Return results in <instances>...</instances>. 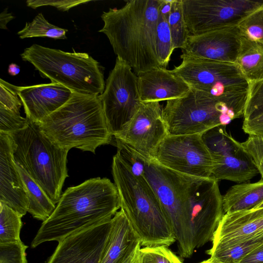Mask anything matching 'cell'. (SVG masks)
Masks as SVG:
<instances>
[{
  "label": "cell",
  "instance_id": "6da1fadb",
  "mask_svg": "<svg viewBox=\"0 0 263 263\" xmlns=\"http://www.w3.org/2000/svg\"><path fill=\"white\" fill-rule=\"evenodd\" d=\"M120 209L116 187L108 178H91L68 187L42 222L31 246L59 242L81 229L110 220Z\"/></svg>",
  "mask_w": 263,
  "mask_h": 263
},
{
  "label": "cell",
  "instance_id": "7a4b0ae2",
  "mask_svg": "<svg viewBox=\"0 0 263 263\" xmlns=\"http://www.w3.org/2000/svg\"><path fill=\"white\" fill-rule=\"evenodd\" d=\"M163 0H132L120 9L103 12V28L117 59L135 73L160 66L156 53V30ZM161 67V66H160Z\"/></svg>",
  "mask_w": 263,
  "mask_h": 263
},
{
  "label": "cell",
  "instance_id": "3957f363",
  "mask_svg": "<svg viewBox=\"0 0 263 263\" xmlns=\"http://www.w3.org/2000/svg\"><path fill=\"white\" fill-rule=\"evenodd\" d=\"M112 174L120 208L141 246L168 247L175 242L173 228L148 181L135 175L117 155L113 157Z\"/></svg>",
  "mask_w": 263,
  "mask_h": 263
},
{
  "label": "cell",
  "instance_id": "277c9868",
  "mask_svg": "<svg viewBox=\"0 0 263 263\" xmlns=\"http://www.w3.org/2000/svg\"><path fill=\"white\" fill-rule=\"evenodd\" d=\"M99 96L73 92L64 105L37 124L59 146L95 154L98 147L110 143L112 137Z\"/></svg>",
  "mask_w": 263,
  "mask_h": 263
},
{
  "label": "cell",
  "instance_id": "5b68a950",
  "mask_svg": "<svg viewBox=\"0 0 263 263\" xmlns=\"http://www.w3.org/2000/svg\"><path fill=\"white\" fill-rule=\"evenodd\" d=\"M8 134L15 164L40 185L54 204H57L68 176L67 157L69 150L52 142L38 124L29 120L26 127Z\"/></svg>",
  "mask_w": 263,
  "mask_h": 263
},
{
  "label": "cell",
  "instance_id": "8992f818",
  "mask_svg": "<svg viewBox=\"0 0 263 263\" xmlns=\"http://www.w3.org/2000/svg\"><path fill=\"white\" fill-rule=\"evenodd\" d=\"M41 76L72 91L83 95H101L105 89L104 76L99 62L87 53L68 52L33 44L21 54Z\"/></svg>",
  "mask_w": 263,
  "mask_h": 263
},
{
  "label": "cell",
  "instance_id": "52a82bcc",
  "mask_svg": "<svg viewBox=\"0 0 263 263\" xmlns=\"http://www.w3.org/2000/svg\"><path fill=\"white\" fill-rule=\"evenodd\" d=\"M172 70L190 87L205 92L241 113L245 111L249 83L235 63L183 57Z\"/></svg>",
  "mask_w": 263,
  "mask_h": 263
},
{
  "label": "cell",
  "instance_id": "ba28073f",
  "mask_svg": "<svg viewBox=\"0 0 263 263\" xmlns=\"http://www.w3.org/2000/svg\"><path fill=\"white\" fill-rule=\"evenodd\" d=\"M162 116L168 135H175L202 134L243 115L221 100L190 88L184 96L167 101Z\"/></svg>",
  "mask_w": 263,
  "mask_h": 263
},
{
  "label": "cell",
  "instance_id": "9c48e42d",
  "mask_svg": "<svg viewBox=\"0 0 263 263\" xmlns=\"http://www.w3.org/2000/svg\"><path fill=\"white\" fill-rule=\"evenodd\" d=\"M144 176L156 194L173 228L178 253L190 257L194 250L188 211V190L193 178L159 164L152 158L147 161Z\"/></svg>",
  "mask_w": 263,
  "mask_h": 263
},
{
  "label": "cell",
  "instance_id": "30bf717a",
  "mask_svg": "<svg viewBox=\"0 0 263 263\" xmlns=\"http://www.w3.org/2000/svg\"><path fill=\"white\" fill-rule=\"evenodd\" d=\"M99 97L112 136L126 128L142 104L137 76L129 66L118 59L106 80L104 90Z\"/></svg>",
  "mask_w": 263,
  "mask_h": 263
},
{
  "label": "cell",
  "instance_id": "8fae6325",
  "mask_svg": "<svg viewBox=\"0 0 263 263\" xmlns=\"http://www.w3.org/2000/svg\"><path fill=\"white\" fill-rule=\"evenodd\" d=\"M151 158L163 166L198 178H211L213 161L201 134L168 135Z\"/></svg>",
  "mask_w": 263,
  "mask_h": 263
},
{
  "label": "cell",
  "instance_id": "7c38bea8",
  "mask_svg": "<svg viewBox=\"0 0 263 263\" xmlns=\"http://www.w3.org/2000/svg\"><path fill=\"white\" fill-rule=\"evenodd\" d=\"M218 181L193 178L188 190V211L193 249L212 241L224 214Z\"/></svg>",
  "mask_w": 263,
  "mask_h": 263
},
{
  "label": "cell",
  "instance_id": "4fadbf2b",
  "mask_svg": "<svg viewBox=\"0 0 263 263\" xmlns=\"http://www.w3.org/2000/svg\"><path fill=\"white\" fill-rule=\"evenodd\" d=\"M190 36L237 26L247 15L263 6L250 0H182Z\"/></svg>",
  "mask_w": 263,
  "mask_h": 263
},
{
  "label": "cell",
  "instance_id": "5bb4252c",
  "mask_svg": "<svg viewBox=\"0 0 263 263\" xmlns=\"http://www.w3.org/2000/svg\"><path fill=\"white\" fill-rule=\"evenodd\" d=\"M213 161L211 178L243 183L259 172L241 143L226 130V126L212 128L201 134Z\"/></svg>",
  "mask_w": 263,
  "mask_h": 263
},
{
  "label": "cell",
  "instance_id": "9a60e30c",
  "mask_svg": "<svg viewBox=\"0 0 263 263\" xmlns=\"http://www.w3.org/2000/svg\"><path fill=\"white\" fill-rule=\"evenodd\" d=\"M111 219L81 229L60 241L45 263H100Z\"/></svg>",
  "mask_w": 263,
  "mask_h": 263
},
{
  "label": "cell",
  "instance_id": "2e32d148",
  "mask_svg": "<svg viewBox=\"0 0 263 263\" xmlns=\"http://www.w3.org/2000/svg\"><path fill=\"white\" fill-rule=\"evenodd\" d=\"M159 102H142L126 128L114 137L145 156L151 155L168 135Z\"/></svg>",
  "mask_w": 263,
  "mask_h": 263
},
{
  "label": "cell",
  "instance_id": "e0dca14e",
  "mask_svg": "<svg viewBox=\"0 0 263 263\" xmlns=\"http://www.w3.org/2000/svg\"><path fill=\"white\" fill-rule=\"evenodd\" d=\"M241 42L237 26L190 36L180 58L191 57L235 63Z\"/></svg>",
  "mask_w": 263,
  "mask_h": 263
},
{
  "label": "cell",
  "instance_id": "ac0fdd59",
  "mask_svg": "<svg viewBox=\"0 0 263 263\" xmlns=\"http://www.w3.org/2000/svg\"><path fill=\"white\" fill-rule=\"evenodd\" d=\"M17 89L26 118L36 123L64 105L73 93L66 87L53 82L17 86Z\"/></svg>",
  "mask_w": 263,
  "mask_h": 263
},
{
  "label": "cell",
  "instance_id": "d6986e66",
  "mask_svg": "<svg viewBox=\"0 0 263 263\" xmlns=\"http://www.w3.org/2000/svg\"><path fill=\"white\" fill-rule=\"evenodd\" d=\"M0 202L22 217L28 212L25 189L14 161L11 139L3 132H0Z\"/></svg>",
  "mask_w": 263,
  "mask_h": 263
},
{
  "label": "cell",
  "instance_id": "ffe728a7",
  "mask_svg": "<svg viewBox=\"0 0 263 263\" xmlns=\"http://www.w3.org/2000/svg\"><path fill=\"white\" fill-rule=\"evenodd\" d=\"M138 87L142 102L168 101L184 96L190 86L172 70L157 67L137 75Z\"/></svg>",
  "mask_w": 263,
  "mask_h": 263
},
{
  "label": "cell",
  "instance_id": "44dd1931",
  "mask_svg": "<svg viewBox=\"0 0 263 263\" xmlns=\"http://www.w3.org/2000/svg\"><path fill=\"white\" fill-rule=\"evenodd\" d=\"M263 231V208L226 213L214 233L212 245L235 241Z\"/></svg>",
  "mask_w": 263,
  "mask_h": 263
},
{
  "label": "cell",
  "instance_id": "7402d4cb",
  "mask_svg": "<svg viewBox=\"0 0 263 263\" xmlns=\"http://www.w3.org/2000/svg\"><path fill=\"white\" fill-rule=\"evenodd\" d=\"M139 244L125 215L120 209L111 219L108 239L100 263H122Z\"/></svg>",
  "mask_w": 263,
  "mask_h": 263
},
{
  "label": "cell",
  "instance_id": "603a6c76",
  "mask_svg": "<svg viewBox=\"0 0 263 263\" xmlns=\"http://www.w3.org/2000/svg\"><path fill=\"white\" fill-rule=\"evenodd\" d=\"M263 202V179L254 183H240L222 196L224 213L255 209Z\"/></svg>",
  "mask_w": 263,
  "mask_h": 263
},
{
  "label": "cell",
  "instance_id": "cb8c5ba5",
  "mask_svg": "<svg viewBox=\"0 0 263 263\" xmlns=\"http://www.w3.org/2000/svg\"><path fill=\"white\" fill-rule=\"evenodd\" d=\"M263 243V231L241 239L212 245L206 253L221 263H239Z\"/></svg>",
  "mask_w": 263,
  "mask_h": 263
},
{
  "label": "cell",
  "instance_id": "d4e9b609",
  "mask_svg": "<svg viewBox=\"0 0 263 263\" xmlns=\"http://www.w3.org/2000/svg\"><path fill=\"white\" fill-rule=\"evenodd\" d=\"M22 179L28 201V212L34 218L45 221L55 208L40 185L20 166L16 164Z\"/></svg>",
  "mask_w": 263,
  "mask_h": 263
},
{
  "label": "cell",
  "instance_id": "484cf974",
  "mask_svg": "<svg viewBox=\"0 0 263 263\" xmlns=\"http://www.w3.org/2000/svg\"><path fill=\"white\" fill-rule=\"evenodd\" d=\"M235 64L249 83L263 79V45L241 36Z\"/></svg>",
  "mask_w": 263,
  "mask_h": 263
},
{
  "label": "cell",
  "instance_id": "4316f807",
  "mask_svg": "<svg viewBox=\"0 0 263 263\" xmlns=\"http://www.w3.org/2000/svg\"><path fill=\"white\" fill-rule=\"evenodd\" d=\"M171 0H163L157 25L156 48L161 67L166 68L174 51L168 18Z\"/></svg>",
  "mask_w": 263,
  "mask_h": 263
},
{
  "label": "cell",
  "instance_id": "83f0119b",
  "mask_svg": "<svg viewBox=\"0 0 263 263\" xmlns=\"http://www.w3.org/2000/svg\"><path fill=\"white\" fill-rule=\"evenodd\" d=\"M67 29L49 23L42 13H39L31 22H26L23 29L17 32L20 38L47 37L54 39H66Z\"/></svg>",
  "mask_w": 263,
  "mask_h": 263
},
{
  "label": "cell",
  "instance_id": "f1b7e54d",
  "mask_svg": "<svg viewBox=\"0 0 263 263\" xmlns=\"http://www.w3.org/2000/svg\"><path fill=\"white\" fill-rule=\"evenodd\" d=\"M22 217L12 208L0 202V243L21 240Z\"/></svg>",
  "mask_w": 263,
  "mask_h": 263
},
{
  "label": "cell",
  "instance_id": "f546056e",
  "mask_svg": "<svg viewBox=\"0 0 263 263\" xmlns=\"http://www.w3.org/2000/svg\"><path fill=\"white\" fill-rule=\"evenodd\" d=\"M173 49H182L189 35L184 18L182 0H171L168 18Z\"/></svg>",
  "mask_w": 263,
  "mask_h": 263
},
{
  "label": "cell",
  "instance_id": "4dcf8cb0",
  "mask_svg": "<svg viewBox=\"0 0 263 263\" xmlns=\"http://www.w3.org/2000/svg\"><path fill=\"white\" fill-rule=\"evenodd\" d=\"M117 155L137 176H144L147 161L151 159L132 146L116 139Z\"/></svg>",
  "mask_w": 263,
  "mask_h": 263
},
{
  "label": "cell",
  "instance_id": "1f68e13d",
  "mask_svg": "<svg viewBox=\"0 0 263 263\" xmlns=\"http://www.w3.org/2000/svg\"><path fill=\"white\" fill-rule=\"evenodd\" d=\"M237 27L241 36L263 45V6L245 17Z\"/></svg>",
  "mask_w": 263,
  "mask_h": 263
},
{
  "label": "cell",
  "instance_id": "d6a6232c",
  "mask_svg": "<svg viewBox=\"0 0 263 263\" xmlns=\"http://www.w3.org/2000/svg\"><path fill=\"white\" fill-rule=\"evenodd\" d=\"M263 113V79L249 83V89L243 114L244 120Z\"/></svg>",
  "mask_w": 263,
  "mask_h": 263
},
{
  "label": "cell",
  "instance_id": "836d02e7",
  "mask_svg": "<svg viewBox=\"0 0 263 263\" xmlns=\"http://www.w3.org/2000/svg\"><path fill=\"white\" fill-rule=\"evenodd\" d=\"M141 263H177L180 259L167 247L141 248Z\"/></svg>",
  "mask_w": 263,
  "mask_h": 263
},
{
  "label": "cell",
  "instance_id": "e575fe53",
  "mask_svg": "<svg viewBox=\"0 0 263 263\" xmlns=\"http://www.w3.org/2000/svg\"><path fill=\"white\" fill-rule=\"evenodd\" d=\"M29 124V120L20 113L13 111L0 104V132L7 134L22 130Z\"/></svg>",
  "mask_w": 263,
  "mask_h": 263
},
{
  "label": "cell",
  "instance_id": "d590c367",
  "mask_svg": "<svg viewBox=\"0 0 263 263\" xmlns=\"http://www.w3.org/2000/svg\"><path fill=\"white\" fill-rule=\"evenodd\" d=\"M241 145L263 179V135L251 134Z\"/></svg>",
  "mask_w": 263,
  "mask_h": 263
},
{
  "label": "cell",
  "instance_id": "8d00e7d4",
  "mask_svg": "<svg viewBox=\"0 0 263 263\" xmlns=\"http://www.w3.org/2000/svg\"><path fill=\"white\" fill-rule=\"evenodd\" d=\"M28 247L21 240L0 243V263H27Z\"/></svg>",
  "mask_w": 263,
  "mask_h": 263
},
{
  "label": "cell",
  "instance_id": "74e56055",
  "mask_svg": "<svg viewBox=\"0 0 263 263\" xmlns=\"http://www.w3.org/2000/svg\"><path fill=\"white\" fill-rule=\"evenodd\" d=\"M17 86L0 80V104L16 113H20L22 102L17 93Z\"/></svg>",
  "mask_w": 263,
  "mask_h": 263
},
{
  "label": "cell",
  "instance_id": "f35d334b",
  "mask_svg": "<svg viewBox=\"0 0 263 263\" xmlns=\"http://www.w3.org/2000/svg\"><path fill=\"white\" fill-rule=\"evenodd\" d=\"M90 1H55V0H28L26 1L27 6L33 9L43 6H51L58 10L67 11L77 6L89 2Z\"/></svg>",
  "mask_w": 263,
  "mask_h": 263
},
{
  "label": "cell",
  "instance_id": "ab89813d",
  "mask_svg": "<svg viewBox=\"0 0 263 263\" xmlns=\"http://www.w3.org/2000/svg\"><path fill=\"white\" fill-rule=\"evenodd\" d=\"M242 128L248 135H263V113L254 118L243 120Z\"/></svg>",
  "mask_w": 263,
  "mask_h": 263
},
{
  "label": "cell",
  "instance_id": "60d3db41",
  "mask_svg": "<svg viewBox=\"0 0 263 263\" xmlns=\"http://www.w3.org/2000/svg\"><path fill=\"white\" fill-rule=\"evenodd\" d=\"M239 263H263V243L250 253Z\"/></svg>",
  "mask_w": 263,
  "mask_h": 263
},
{
  "label": "cell",
  "instance_id": "b9f144b4",
  "mask_svg": "<svg viewBox=\"0 0 263 263\" xmlns=\"http://www.w3.org/2000/svg\"><path fill=\"white\" fill-rule=\"evenodd\" d=\"M141 245L139 244L122 263H141L140 255Z\"/></svg>",
  "mask_w": 263,
  "mask_h": 263
},
{
  "label": "cell",
  "instance_id": "7bdbcfd3",
  "mask_svg": "<svg viewBox=\"0 0 263 263\" xmlns=\"http://www.w3.org/2000/svg\"><path fill=\"white\" fill-rule=\"evenodd\" d=\"M14 18L12 14L7 11V8L5 9L0 14V28L7 29L6 25Z\"/></svg>",
  "mask_w": 263,
  "mask_h": 263
},
{
  "label": "cell",
  "instance_id": "ee69618b",
  "mask_svg": "<svg viewBox=\"0 0 263 263\" xmlns=\"http://www.w3.org/2000/svg\"><path fill=\"white\" fill-rule=\"evenodd\" d=\"M8 72V73L11 76H16L20 72V68L17 64L11 63L9 65Z\"/></svg>",
  "mask_w": 263,
  "mask_h": 263
},
{
  "label": "cell",
  "instance_id": "f6af8a7d",
  "mask_svg": "<svg viewBox=\"0 0 263 263\" xmlns=\"http://www.w3.org/2000/svg\"><path fill=\"white\" fill-rule=\"evenodd\" d=\"M177 263H183V262L180 259H179L177 261ZM199 263H221V262L213 258L210 257L209 259L203 260Z\"/></svg>",
  "mask_w": 263,
  "mask_h": 263
},
{
  "label": "cell",
  "instance_id": "bcb514c9",
  "mask_svg": "<svg viewBox=\"0 0 263 263\" xmlns=\"http://www.w3.org/2000/svg\"><path fill=\"white\" fill-rule=\"evenodd\" d=\"M262 208H263V202H262L260 204H259L257 207H256L254 209H259Z\"/></svg>",
  "mask_w": 263,
  "mask_h": 263
}]
</instances>
